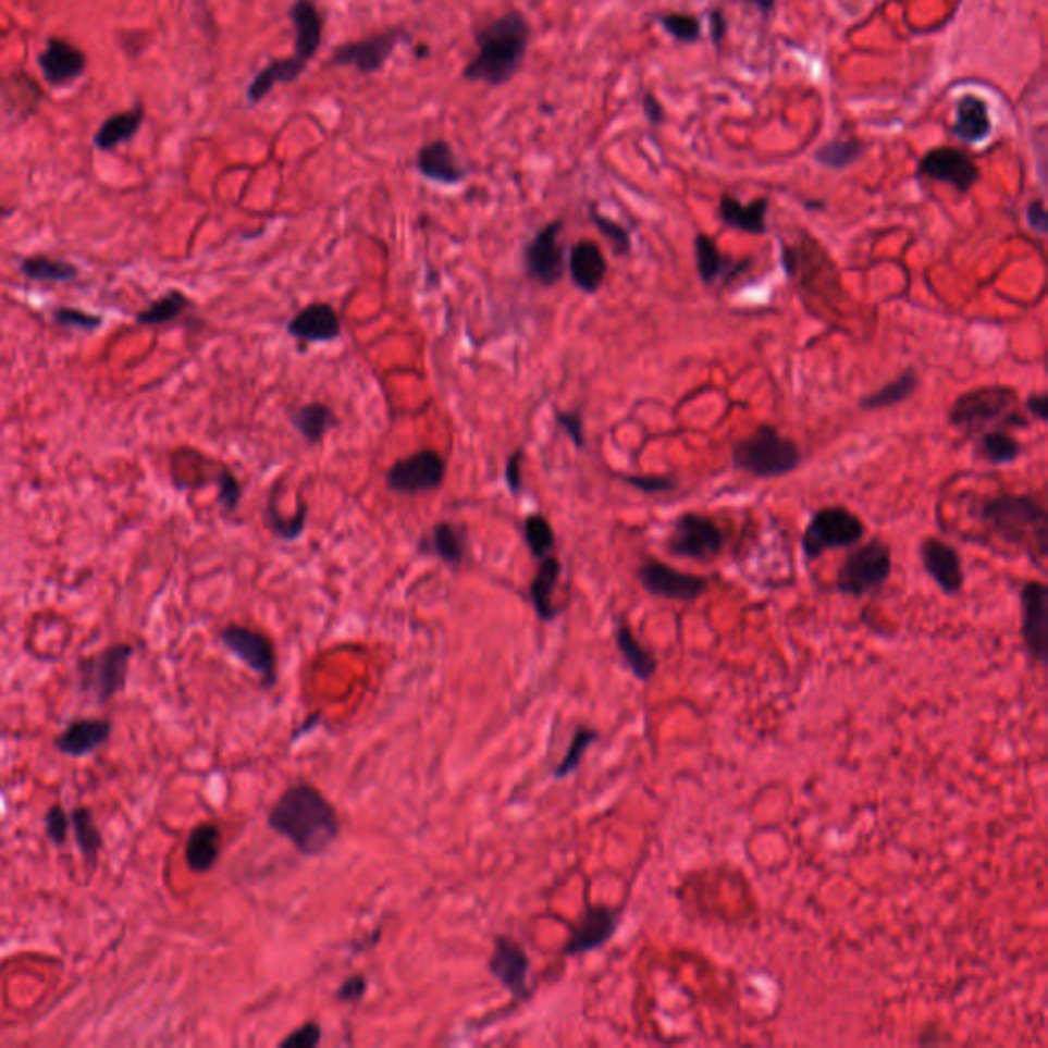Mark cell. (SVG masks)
Returning <instances> with one entry per match:
<instances>
[{"label":"cell","mask_w":1048,"mask_h":1048,"mask_svg":"<svg viewBox=\"0 0 1048 1048\" xmlns=\"http://www.w3.org/2000/svg\"><path fill=\"white\" fill-rule=\"evenodd\" d=\"M269 827L295 846L304 856H320L341 836L334 805L310 782H295L281 792L269 811Z\"/></svg>","instance_id":"cell-1"},{"label":"cell","mask_w":1048,"mask_h":1048,"mask_svg":"<svg viewBox=\"0 0 1048 1048\" xmlns=\"http://www.w3.org/2000/svg\"><path fill=\"white\" fill-rule=\"evenodd\" d=\"M531 25L520 11L504 13L476 34L478 53L467 62L464 78L485 86L510 83L529 50Z\"/></svg>","instance_id":"cell-2"},{"label":"cell","mask_w":1048,"mask_h":1048,"mask_svg":"<svg viewBox=\"0 0 1048 1048\" xmlns=\"http://www.w3.org/2000/svg\"><path fill=\"white\" fill-rule=\"evenodd\" d=\"M979 518L1008 543L1031 550L1043 567L1048 550V516L1043 504L1024 494H999L981 502Z\"/></svg>","instance_id":"cell-3"},{"label":"cell","mask_w":1048,"mask_h":1048,"mask_svg":"<svg viewBox=\"0 0 1048 1048\" xmlns=\"http://www.w3.org/2000/svg\"><path fill=\"white\" fill-rule=\"evenodd\" d=\"M1020 396L1010 385H983L969 390L954 399L948 422L969 436L983 434L996 427L1028 429V418L1018 410Z\"/></svg>","instance_id":"cell-4"},{"label":"cell","mask_w":1048,"mask_h":1048,"mask_svg":"<svg viewBox=\"0 0 1048 1048\" xmlns=\"http://www.w3.org/2000/svg\"><path fill=\"white\" fill-rule=\"evenodd\" d=\"M731 461L757 480H776L801 467L803 451L773 424H760L733 445Z\"/></svg>","instance_id":"cell-5"},{"label":"cell","mask_w":1048,"mask_h":1048,"mask_svg":"<svg viewBox=\"0 0 1048 1048\" xmlns=\"http://www.w3.org/2000/svg\"><path fill=\"white\" fill-rule=\"evenodd\" d=\"M891 571L893 555L889 543L883 539H871L846 555L836 576V590L843 596L864 599L887 584Z\"/></svg>","instance_id":"cell-6"},{"label":"cell","mask_w":1048,"mask_h":1048,"mask_svg":"<svg viewBox=\"0 0 1048 1048\" xmlns=\"http://www.w3.org/2000/svg\"><path fill=\"white\" fill-rule=\"evenodd\" d=\"M864 534L866 527L856 513L843 506H825L811 516L801 547L805 559L813 562L827 551L856 547Z\"/></svg>","instance_id":"cell-7"},{"label":"cell","mask_w":1048,"mask_h":1048,"mask_svg":"<svg viewBox=\"0 0 1048 1048\" xmlns=\"http://www.w3.org/2000/svg\"><path fill=\"white\" fill-rule=\"evenodd\" d=\"M134 648L127 643L111 645L103 652L83 657L76 664L78 687L86 694H93L99 703H107L123 692L130 676V662Z\"/></svg>","instance_id":"cell-8"},{"label":"cell","mask_w":1048,"mask_h":1048,"mask_svg":"<svg viewBox=\"0 0 1048 1048\" xmlns=\"http://www.w3.org/2000/svg\"><path fill=\"white\" fill-rule=\"evenodd\" d=\"M723 547L725 533L722 527L713 518L696 513L678 516L666 539V551L670 555L692 562H708L717 557Z\"/></svg>","instance_id":"cell-9"},{"label":"cell","mask_w":1048,"mask_h":1048,"mask_svg":"<svg viewBox=\"0 0 1048 1048\" xmlns=\"http://www.w3.org/2000/svg\"><path fill=\"white\" fill-rule=\"evenodd\" d=\"M447 476V461L434 448L416 451L410 457L399 459L387 471V488L396 494L416 496L439 490Z\"/></svg>","instance_id":"cell-10"},{"label":"cell","mask_w":1048,"mask_h":1048,"mask_svg":"<svg viewBox=\"0 0 1048 1048\" xmlns=\"http://www.w3.org/2000/svg\"><path fill=\"white\" fill-rule=\"evenodd\" d=\"M637 580L648 594L674 602L699 601L708 588V580L703 576L680 571L655 559H648L639 566Z\"/></svg>","instance_id":"cell-11"},{"label":"cell","mask_w":1048,"mask_h":1048,"mask_svg":"<svg viewBox=\"0 0 1048 1048\" xmlns=\"http://www.w3.org/2000/svg\"><path fill=\"white\" fill-rule=\"evenodd\" d=\"M564 222L555 220L543 225L525 248V269L543 287L557 285L566 275V250L559 244Z\"/></svg>","instance_id":"cell-12"},{"label":"cell","mask_w":1048,"mask_h":1048,"mask_svg":"<svg viewBox=\"0 0 1048 1048\" xmlns=\"http://www.w3.org/2000/svg\"><path fill=\"white\" fill-rule=\"evenodd\" d=\"M220 639L227 652L234 653L250 670L260 676L264 687H275L276 652L269 637L242 625H227L222 629Z\"/></svg>","instance_id":"cell-13"},{"label":"cell","mask_w":1048,"mask_h":1048,"mask_svg":"<svg viewBox=\"0 0 1048 1048\" xmlns=\"http://www.w3.org/2000/svg\"><path fill=\"white\" fill-rule=\"evenodd\" d=\"M1022 639L1032 662L1045 666L1048 657V588L1031 580L1022 585Z\"/></svg>","instance_id":"cell-14"},{"label":"cell","mask_w":1048,"mask_h":1048,"mask_svg":"<svg viewBox=\"0 0 1048 1048\" xmlns=\"http://www.w3.org/2000/svg\"><path fill=\"white\" fill-rule=\"evenodd\" d=\"M917 176L950 185L959 193H969L979 183L981 171L971 156L957 148H934L917 164Z\"/></svg>","instance_id":"cell-15"},{"label":"cell","mask_w":1048,"mask_h":1048,"mask_svg":"<svg viewBox=\"0 0 1048 1048\" xmlns=\"http://www.w3.org/2000/svg\"><path fill=\"white\" fill-rule=\"evenodd\" d=\"M827 257V252L824 250V246L819 242L813 241L811 236H801L799 241L794 244H782V255H780V260H782V267H785V273H789V276L797 279L805 289H815V283L819 279L822 285H827L829 292H840L838 287V267H827V269H819L817 271V262L822 258Z\"/></svg>","instance_id":"cell-16"},{"label":"cell","mask_w":1048,"mask_h":1048,"mask_svg":"<svg viewBox=\"0 0 1048 1048\" xmlns=\"http://www.w3.org/2000/svg\"><path fill=\"white\" fill-rule=\"evenodd\" d=\"M406 37H408V34H404L402 29H392V32H381V34L365 37L359 41L344 44V46L334 50L332 58H330V64L332 66H350V69L359 70L361 74H373V72H379L385 66V62L392 58V53L396 50L397 44Z\"/></svg>","instance_id":"cell-17"},{"label":"cell","mask_w":1048,"mask_h":1048,"mask_svg":"<svg viewBox=\"0 0 1048 1048\" xmlns=\"http://www.w3.org/2000/svg\"><path fill=\"white\" fill-rule=\"evenodd\" d=\"M488 971L515 999H527L531 996V985H529L531 961L525 948L513 938L496 936Z\"/></svg>","instance_id":"cell-18"},{"label":"cell","mask_w":1048,"mask_h":1048,"mask_svg":"<svg viewBox=\"0 0 1048 1048\" xmlns=\"http://www.w3.org/2000/svg\"><path fill=\"white\" fill-rule=\"evenodd\" d=\"M619 911L606 905H588L564 946L566 957H580L606 945L619 928Z\"/></svg>","instance_id":"cell-19"},{"label":"cell","mask_w":1048,"mask_h":1048,"mask_svg":"<svg viewBox=\"0 0 1048 1048\" xmlns=\"http://www.w3.org/2000/svg\"><path fill=\"white\" fill-rule=\"evenodd\" d=\"M920 557H922V564H924V569L928 571L929 578L938 584V588L945 594L954 596L963 590V559L959 555V551L954 550L952 545H948L946 541L938 539V537H928L920 545Z\"/></svg>","instance_id":"cell-20"},{"label":"cell","mask_w":1048,"mask_h":1048,"mask_svg":"<svg viewBox=\"0 0 1048 1048\" xmlns=\"http://www.w3.org/2000/svg\"><path fill=\"white\" fill-rule=\"evenodd\" d=\"M694 258H696V271L705 285H715L722 281L723 285H729L739 275L748 273L754 264L752 258H738L723 255L719 246L706 234H699L694 238Z\"/></svg>","instance_id":"cell-21"},{"label":"cell","mask_w":1048,"mask_h":1048,"mask_svg":"<svg viewBox=\"0 0 1048 1048\" xmlns=\"http://www.w3.org/2000/svg\"><path fill=\"white\" fill-rule=\"evenodd\" d=\"M287 332L301 343H332L341 336V316L330 304H311L297 311L287 324Z\"/></svg>","instance_id":"cell-22"},{"label":"cell","mask_w":1048,"mask_h":1048,"mask_svg":"<svg viewBox=\"0 0 1048 1048\" xmlns=\"http://www.w3.org/2000/svg\"><path fill=\"white\" fill-rule=\"evenodd\" d=\"M567 271L580 292L592 295L601 289L608 271V262L596 242L580 241L569 248Z\"/></svg>","instance_id":"cell-23"},{"label":"cell","mask_w":1048,"mask_h":1048,"mask_svg":"<svg viewBox=\"0 0 1048 1048\" xmlns=\"http://www.w3.org/2000/svg\"><path fill=\"white\" fill-rule=\"evenodd\" d=\"M39 69L52 86L70 85L86 70V56L66 39L52 37L39 56Z\"/></svg>","instance_id":"cell-24"},{"label":"cell","mask_w":1048,"mask_h":1048,"mask_svg":"<svg viewBox=\"0 0 1048 1048\" xmlns=\"http://www.w3.org/2000/svg\"><path fill=\"white\" fill-rule=\"evenodd\" d=\"M113 733V723L107 719H76L53 739V748L70 757L93 754L104 745Z\"/></svg>","instance_id":"cell-25"},{"label":"cell","mask_w":1048,"mask_h":1048,"mask_svg":"<svg viewBox=\"0 0 1048 1048\" xmlns=\"http://www.w3.org/2000/svg\"><path fill=\"white\" fill-rule=\"evenodd\" d=\"M416 167L424 178L439 185H459L467 174L453 152V146L445 139H434L422 146L416 156Z\"/></svg>","instance_id":"cell-26"},{"label":"cell","mask_w":1048,"mask_h":1048,"mask_svg":"<svg viewBox=\"0 0 1048 1048\" xmlns=\"http://www.w3.org/2000/svg\"><path fill=\"white\" fill-rule=\"evenodd\" d=\"M289 17L295 27V56L310 64L311 58L322 46L324 19L313 0H295L289 9Z\"/></svg>","instance_id":"cell-27"},{"label":"cell","mask_w":1048,"mask_h":1048,"mask_svg":"<svg viewBox=\"0 0 1048 1048\" xmlns=\"http://www.w3.org/2000/svg\"><path fill=\"white\" fill-rule=\"evenodd\" d=\"M770 201L766 197L756 199L752 204H741L731 195H723L719 201V218L725 225L736 227L739 232L752 234V236H764L768 232L766 215H768Z\"/></svg>","instance_id":"cell-28"},{"label":"cell","mask_w":1048,"mask_h":1048,"mask_svg":"<svg viewBox=\"0 0 1048 1048\" xmlns=\"http://www.w3.org/2000/svg\"><path fill=\"white\" fill-rule=\"evenodd\" d=\"M950 132L964 144H981L989 138L991 118H989L987 103L975 95L963 97L957 104V118Z\"/></svg>","instance_id":"cell-29"},{"label":"cell","mask_w":1048,"mask_h":1048,"mask_svg":"<svg viewBox=\"0 0 1048 1048\" xmlns=\"http://www.w3.org/2000/svg\"><path fill=\"white\" fill-rule=\"evenodd\" d=\"M539 562L541 564L537 567L533 582L529 585V596L533 602L537 617L545 620V622H551V620L557 619V615L562 613L559 606H553V592H555V585L559 582V576H562L564 567H562V562L553 555H547Z\"/></svg>","instance_id":"cell-30"},{"label":"cell","mask_w":1048,"mask_h":1048,"mask_svg":"<svg viewBox=\"0 0 1048 1048\" xmlns=\"http://www.w3.org/2000/svg\"><path fill=\"white\" fill-rule=\"evenodd\" d=\"M222 852V831L215 824H199L189 834L185 860L193 873H209Z\"/></svg>","instance_id":"cell-31"},{"label":"cell","mask_w":1048,"mask_h":1048,"mask_svg":"<svg viewBox=\"0 0 1048 1048\" xmlns=\"http://www.w3.org/2000/svg\"><path fill=\"white\" fill-rule=\"evenodd\" d=\"M306 69H308V64L304 60H299L295 53L289 58L273 60L271 64H267L264 69L260 70L257 76L252 78V83L248 85V90H246L248 101L252 104L260 103L275 86L289 85L293 81H297Z\"/></svg>","instance_id":"cell-32"},{"label":"cell","mask_w":1048,"mask_h":1048,"mask_svg":"<svg viewBox=\"0 0 1048 1048\" xmlns=\"http://www.w3.org/2000/svg\"><path fill=\"white\" fill-rule=\"evenodd\" d=\"M615 643L619 650L620 657L625 659L627 668L641 682H650L655 671H657V659L639 639L633 629L627 625V620L617 619L615 625Z\"/></svg>","instance_id":"cell-33"},{"label":"cell","mask_w":1048,"mask_h":1048,"mask_svg":"<svg viewBox=\"0 0 1048 1048\" xmlns=\"http://www.w3.org/2000/svg\"><path fill=\"white\" fill-rule=\"evenodd\" d=\"M289 422L308 445H320L328 432L338 424L332 408L322 402L295 408L289 412Z\"/></svg>","instance_id":"cell-34"},{"label":"cell","mask_w":1048,"mask_h":1048,"mask_svg":"<svg viewBox=\"0 0 1048 1048\" xmlns=\"http://www.w3.org/2000/svg\"><path fill=\"white\" fill-rule=\"evenodd\" d=\"M917 387H920V373L913 367H908L903 373H899L889 383L878 387L877 392L862 397L860 408L868 410V412L893 408V406L908 402L917 392Z\"/></svg>","instance_id":"cell-35"},{"label":"cell","mask_w":1048,"mask_h":1048,"mask_svg":"<svg viewBox=\"0 0 1048 1048\" xmlns=\"http://www.w3.org/2000/svg\"><path fill=\"white\" fill-rule=\"evenodd\" d=\"M141 123H144V109L141 107L123 111L118 115H111L99 127V132L95 136V146L99 150H113L120 144H125L127 139L134 138L138 134Z\"/></svg>","instance_id":"cell-36"},{"label":"cell","mask_w":1048,"mask_h":1048,"mask_svg":"<svg viewBox=\"0 0 1048 1048\" xmlns=\"http://www.w3.org/2000/svg\"><path fill=\"white\" fill-rule=\"evenodd\" d=\"M975 451L981 461L994 467H1003V465L1015 464L1020 459L1022 445L1012 434L996 429L979 434Z\"/></svg>","instance_id":"cell-37"},{"label":"cell","mask_w":1048,"mask_h":1048,"mask_svg":"<svg viewBox=\"0 0 1048 1048\" xmlns=\"http://www.w3.org/2000/svg\"><path fill=\"white\" fill-rule=\"evenodd\" d=\"M864 152L866 144L859 138L829 139L815 152V162L829 171H846L856 164Z\"/></svg>","instance_id":"cell-38"},{"label":"cell","mask_w":1048,"mask_h":1048,"mask_svg":"<svg viewBox=\"0 0 1048 1048\" xmlns=\"http://www.w3.org/2000/svg\"><path fill=\"white\" fill-rule=\"evenodd\" d=\"M70 824H72L74 838H76V843H78L83 856L93 866L99 859L101 848H103V836H101L97 822L93 817V811L88 807L72 809Z\"/></svg>","instance_id":"cell-39"},{"label":"cell","mask_w":1048,"mask_h":1048,"mask_svg":"<svg viewBox=\"0 0 1048 1048\" xmlns=\"http://www.w3.org/2000/svg\"><path fill=\"white\" fill-rule=\"evenodd\" d=\"M264 518H267L269 531L275 534V537L283 539V541H297L301 534L306 533V525H308V502L301 500V502H299V508H297V515L287 518V516L279 513V508H276V494L273 492V494L269 496V502H267Z\"/></svg>","instance_id":"cell-40"},{"label":"cell","mask_w":1048,"mask_h":1048,"mask_svg":"<svg viewBox=\"0 0 1048 1048\" xmlns=\"http://www.w3.org/2000/svg\"><path fill=\"white\" fill-rule=\"evenodd\" d=\"M430 550L448 566H461L465 559V534L453 522H439L430 533Z\"/></svg>","instance_id":"cell-41"},{"label":"cell","mask_w":1048,"mask_h":1048,"mask_svg":"<svg viewBox=\"0 0 1048 1048\" xmlns=\"http://www.w3.org/2000/svg\"><path fill=\"white\" fill-rule=\"evenodd\" d=\"M21 273L39 283H66L78 276V269L58 258L29 257L21 262Z\"/></svg>","instance_id":"cell-42"},{"label":"cell","mask_w":1048,"mask_h":1048,"mask_svg":"<svg viewBox=\"0 0 1048 1048\" xmlns=\"http://www.w3.org/2000/svg\"><path fill=\"white\" fill-rule=\"evenodd\" d=\"M189 306L190 301L183 293H167V295H162L160 299H156L150 308L139 311L138 324H144V326H160V324H167V322L176 320L178 316H183Z\"/></svg>","instance_id":"cell-43"},{"label":"cell","mask_w":1048,"mask_h":1048,"mask_svg":"<svg viewBox=\"0 0 1048 1048\" xmlns=\"http://www.w3.org/2000/svg\"><path fill=\"white\" fill-rule=\"evenodd\" d=\"M599 739V731L592 729V727H585V725H580L574 733V738L569 741V748H567L566 756L562 757V762L555 766L553 770V778L562 780L566 778L569 774L576 773L584 760L585 750Z\"/></svg>","instance_id":"cell-44"},{"label":"cell","mask_w":1048,"mask_h":1048,"mask_svg":"<svg viewBox=\"0 0 1048 1048\" xmlns=\"http://www.w3.org/2000/svg\"><path fill=\"white\" fill-rule=\"evenodd\" d=\"M525 541L534 559H543L555 550V533L550 520L543 515H529L525 518Z\"/></svg>","instance_id":"cell-45"},{"label":"cell","mask_w":1048,"mask_h":1048,"mask_svg":"<svg viewBox=\"0 0 1048 1048\" xmlns=\"http://www.w3.org/2000/svg\"><path fill=\"white\" fill-rule=\"evenodd\" d=\"M657 23L664 27L666 34L671 35L680 44H694L703 35V23L701 19L687 13H668V15H657Z\"/></svg>","instance_id":"cell-46"},{"label":"cell","mask_w":1048,"mask_h":1048,"mask_svg":"<svg viewBox=\"0 0 1048 1048\" xmlns=\"http://www.w3.org/2000/svg\"><path fill=\"white\" fill-rule=\"evenodd\" d=\"M590 220H592V224L599 227L602 236L611 242V246H613V250H615L617 257H625V255L631 252L633 242H631V234H629V230H627L625 225H620L619 222L602 215L596 207H590Z\"/></svg>","instance_id":"cell-47"},{"label":"cell","mask_w":1048,"mask_h":1048,"mask_svg":"<svg viewBox=\"0 0 1048 1048\" xmlns=\"http://www.w3.org/2000/svg\"><path fill=\"white\" fill-rule=\"evenodd\" d=\"M620 480L643 492L645 496H657V494H668L678 488V480L674 476H659V473H643V476H620Z\"/></svg>","instance_id":"cell-48"},{"label":"cell","mask_w":1048,"mask_h":1048,"mask_svg":"<svg viewBox=\"0 0 1048 1048\" xmlns=\"http://www.w3.org/2000/svg\"><path fill=\"white\" fill-rule=\"evenodd\" d=\"M46 836L53 846H64L69 840L70 815L62 805H52L46 811Z\"/></svg>","instance_id":"cell-49"},{"label":"cell","mask_w":1048,"mask_h":1048,"mask_svg":"<svg viewBox=\"0 0 1048 1048\" xmlns=\"http://www.w3.org/2000/svg\"><path fill=\"white\" fill-rule=\"evenodd\" d=\"M218 485H220V502L225 515L236 513L242 500V483L238 482V478L227 467H222L218 476Z\"/></svg>","instance_id":"cell-50"},{"label":"cell","mask_w":1048,"mask_h":1048,"mask_svg":"<svg viewBox=\"0 0 1048 1048\" xmlns=\"http://www.w3.org/2000/svg\"><path fill=\"white\" fill-rule=\"evenodd\" d=\"M322 1040V1028L316 1022H306L304 1026L285 1036L279 1047L281 1048H316Z\"/></svg>","instance_id":"cell-51"},{"label":"cell","mask_w":1048,"mask_h":1048,"mask_svg":"<svg viewBox=\"0 0 1048 1048\" xmlns=\"http://www.w3.org/2000/svg\"><path fill=\"white\" fill-rule=\"evenodd\" d=\"M53 320H56L58 324L83 328V330H93V328L101 326V318H99V316H93V313H86V311L72 310V308H62V310L53 311Z\"/></svg>","instance_id":"cell-52"},{"label":"cell","mask_w":1048,"mask_h":1048,"mask_svg":"<svg viewBox=\"0 0 1048 1048\" xmlns=\"http://www.w3.org/2000/svg\"><path fill=\"white\" fill-rule=\"evenodd\" d=\"M555 420L562 429L566 430L567 436L571 439V443L578 448L585 447L584 439V420H582V414L580 412H555Z\"/></svg>","instance_id":"cell-53"},{"label":"cell","mask_w":1048,"mask_h":1048,"mask_svg":"<svg viewBox=\"0 0 1048 1048\" xmlns=\"http://www.w3.org/2000/svg\"><path fill=\"white\" fill-rule=\"evenodd\" d=\"M522 459H525V451L516 448L515 453L510 455L508 464H506V469H504V480H506L508 492L513 496H520V492H522Z\"/></svg>","instance_id":"cell-54"},{"label":"cell","mask_w":1048,"mask_h":1048,"mask_svg":"<svg viewBox=\"0 0 1048 1048\" xmlns=\"http://www.w3.org/2000/svg\"><path fill=\"white\" fill-rule=\"evenodd\" d=\"M1026 218H1028V225L1032 230L1038 234V236H1045L1048 232V215L1047 207H1045V201L1043 199H1032L1028 207H1026Z\"/></svg>","instance_id":"cell-55"},{"label":"cell","mask_w":1048,"mask_h":1048,"mask_svg":"<svg viewBox=\"0 0 1048 1048\" xmlns=\"http://www.w3.org/2000/svg\"><path fill=\"white\" fill-rule=\"evenodd\" d=\"M365 994H367V979L362 975H355V977H348L344 981L341 989L336 991V999L338 1001H359Z\"/></svg>","instance_id":"cell-56"},{"label":"cell","mask_w":1048,"mask_h":1048,"mask_svg":"<svg viewBox=\"0 0 1048 1048\" xmlns=\"http://www.w3.org/2000/svg\"><path fill=\"white\" fill-rule=\"evenodd\" d=\"M641 104H643V113H645V118H648L650 123H653V125H659V123H664V120H666V113H664V107H662V103L657 101V97H653V95L648 93V95L643 97Z\"/></svg>","instance_id":"cell-57"},{"label":"cell","mask_w":1048,"mask_h":1048,"mask_svg":"<svg viewBox=\"0 0 1048 1048\" xmlns=\"http://www.w3.org/2000/svg\"><path fill=\"white\" fill-rule=\"evenodd\" d=\"M1026 410L1032 414V418H1036L1038 422H1047L1048 420V399L1045 394H1032L1028 399H1026Z\"/></svg>","instance_id":"cell-58"},{"label":"cell","mask_w":1048,"mask_h":1048,"mask_svg":"<svg viewBox=\"0 0 1048 1048\" xmlns=\"http://www.w3.org/2000/svg\"><path fill=\"white\" fill-rule=\"evenodd\" d=\"M725 32H727V21H725V15L722 11H713L711 13V37L715 44H719L723 37H725Z\"/></svg>","instance_id":"cell-59"},{"label":"cell","mask_w":1048,"mask_h":1048,"mask_svg":"<svg viewBox=\"0 0 1048 1048\" xmlns=\"http://www.w3.org/2000/svg\"><path fill=\"white\" fill-rule=\"evenodd\" d=\"M745 2L754 4L757 11H760V13H764V15H766V13H770V11L774 9V4H776V0H745Z\"/></svg>","instance_id":"cell-60"}]
</instances>
